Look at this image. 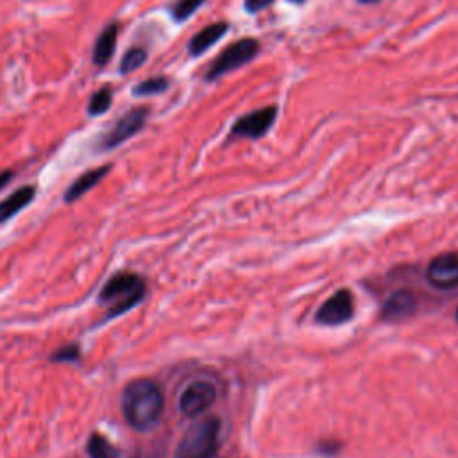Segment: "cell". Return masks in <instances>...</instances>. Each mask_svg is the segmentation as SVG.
I'll return each instance as SVG.
<instances>
[{"mask_svg":"<svg viewBox=\"0 0 458 458\" xmlns=\"http://www.w3.org/2000/svg\"><path fill=\"white\" fill-rule=\"evenodd\" d=\"M122 413L125 422L136 431L154 428L163 413V394L150 379H134L123 388Z\"/></svg>","mask_w":458,"mask_h":458,"instance_id":"1","label":"cell"},{"mask_svg":"<svg viewBox=\"0 0 458 458\" xmlns=\"http://www.w3.org/2000/svg\"><path fill=\"white\" fill-rule=\"evenodd\" d=\"M145 297V281L132 272H118L102 286L98 302L106 308V317H120L132 310Z\"/></svg>","mask_w":458,"mask_h":458,"instance_id":"2","label":"cell"},{"mask_svg":"<svg viewBox=\"0 0 458 458\" xmlns=\"http://www.w3.org/2000/svg\"><path fill=\"white\" fill-rule=\"evenodd\" d=\"M220 420L216 417L202 419L191 424L175 449V458H213L218 449Z\"/></svg>","mask_w":458,"mask_h":458,"instance_id":"3","label":"cell"},{"mask_svg":"<svg viewBox=\"0 0 458 458\" xmlns=\"http://www.w3.org/2000/svg\"><path fill=\"white\" fill-rule=\"evenodd\" d=\"M259 52V43L254 38H242L231 45H227L206 68L204 81L213 82L218 77L242 68L243 64L250 63Z\"/></svg>","mask_w":458,"mask_h":458,"instance_id":"4","label":"cell"},{"mask_svg":"<svg viewBox=\"0 0 458 458\" xmlns=\"http://www.w3.org/2000/svg\"><path fill=\"white\" fill-rule=\"evenodd\" d=\"M148 116H150V109L147 106L129 109L113 123V127L107 132H104L97 140V145H95L97 150L106 152V150H113L116 147H120L123 141L131 140L132 136H136L138 132L143 131Z\"/></svg>","mask_w":458,"mask_h":458,"instance_id":"5","label":"cell"},{"mask_svg":"<svg viewBox=\"0 0 458 458\" xmlns=\"http://www.w3.org/2000/svg\"><path fill=\"white\" fill-rule=\"evenodd\" d=\"M277 118V107L276 106H265L259 109H254L243 116H240L233 127L231 136L233 138H250L258 140L268 132V129L274 125Z\"/></svg>","mask_w":458,"mask_h":458,"instance_id":"6","label":"cell"},{"mask_svg":"<svg viewBox=\"0 0 458 458\" xmlns=\"http://www.w3.org/2000/svg\"><path fill=\"white\" fill-rule=\"evenodd\" d=\"M216 399V390L208 381L190 383L179 399V408L186 417H197L204 413Z\"/></svg>","mask_w":458,"mask_h":458,"instance_id":"7","label":"cell"},{"mask_svg":"<svg viewBox=\"0 0 458 458\" xmlns=\"http://www.w3.org/2000/svg\"><path fill=\"white\" fill-rule=\"evenodd\" d=\"M354 313L352 295L349 290L335 292L317 311V322L326 326H336L347 322Z\"/></svg>","mask_w":458,"mask_h":458,"instance_id":"8","label":"cell"},{"mask_svg":"<svg viewBox=\"0 0 458 458\" xmlns=\"http://www.w3.org/2000/svg\"><path fill=\"white\" fill-rule=\"evenodd\" d=\"M428 281L440 290L458 286V254H442L428 267Z\"/></svg>","mask_w":458,"mask_h":458,"instance_id":"9","label":"cell"},{"mask_svg":"<svg viewBox=\"0 0 458 458\" xmlns=\"http://www.w3.org/2000/svg\"><path fill=\"white\" fill-rule=\"evenodd\" d=\"M118 30H120V25L118 21H109L102 32L97 36L95 39V45H93V54H91V61L95 66H106L114 50H116V39H118Z\"/></svg>","mask_w":458,"mask_h":458,"instance_id":"10","label":"cell"},{"mask_svg":"<svg viewBox=\"0 0 458 458\" xmlns=\"http://www.w3.org/2000/svg\"><path fill=\"white\" fill-rule=\"evenodd\" d=\"M113 165H102V166H97V168H91L84 174H81L64 191V202L70 204V202H75L77 199H81L82 195H86L91 188H95L109 172H111Z\"/></svg>","mask_w":458,"mask_h":458,"instance_id":"11","label":"cell"},{"mask_svg":"<svg viewBox=\"0 0 458 458\" xmlns=\"http://www.w3.org/2000/svg\"><path fill=\"white\" fill-rule=\"evenodd\" d=\"M229 29L227 21H215L206 25L204 29H200L188 43V54L191 57H199L202 55L208 48H211Z\"/></svg>","mask_w":458,"mask_h":458,"instance_id":"12","label":"cell"},{"mask_svg":"<svg viewBox=\"0 0 458 458\" xmlns=\"http://www.w3.org/2000/svg\"><path fill=\"white\" fill-rule=\"evenodd\" d=\"M417 308V301L413 297L411 292H395L383 306L381 311V318L383 320H403L406 317H410Z\"/></svg>","mask_w":458,"mask_h":458,"instance_id":"13","label":"cell"},{"mask_svg":"<svg viewBox=\"0 0 458 458\" xmlns=\"http://www.w3.org/2000/svg\"><path fill=\"white\" fill-rule=\"evenodd\" d=\"M34 197H36V186L25 184L14 190L11 195H7L4 200H0V224L18 215L23 208H27L34 200Z\"/></svg>","mask_w":458,"mask_h":458,"instance_id":"14","label":"cell"},{"mask_svg":"<svg viewBox=\"0 0 458 458\" xmlns=\"http://www.w3.org/2000/svg\"><path fill=\"white\" fill-rule=\"evenodd\" d=\"M86 453L89 458H120V451L100 433H93L88 438Z\"/></svg>","mask_w":458,"mask_h":458,"instance_id":"15","label":"cell"},{"mask_svg":"<svg viewBox=\"0 0 458 458\" xmlns=\"http://www.w3.org/2000/svg\"><path fill=\"white\" fill-rule=\"evenodd\" d=\"M168 88H170V79L165 75H156V77H148V79L138 82L132 88V95L134 97H152V95L165 93Z\"/></svg>","mask_w":458,"mask_h":458,"instance_id":"16","label":"cell"},{"mask_svg":"<svg viewBox=\"0 0 458 458\" xmlns=\"http://www.w3.org/2000/svg\"><path fill=\"white\" fill-rule=\"evenodd\" d=\"M113 104V89L109 86H104L100 89H97L89 102H88V107H86V113L89 116H98V114H104Z\"/></svg>","mask_w":458,"mask_h":458,"instance_id":"17","label":"cell"},{"mask_svg":"<svg viewBox=\"0 0 458 458\" xmlns=\"http://www.w3.org/2000/svg\"><path fill=\"white\" fill-rule=\"evenodd\" d=\"M145 61H147V50H145L143 47L134 45V47H131V48L123 54V57L120 59L118 72H120L122 75H127V73L138 70Z\"/></svg>","mask_w":458,"mask_h":458,"instance_id":"18","label":"cell"},{"mask_svg":"<svg viewBox=\"0 0 458 458\" xmlns=\"http://www.w3.org/2000/svg\"><path fill=\"white\" fill-rule=\"evenodd\" d=\"M206 0H174L168 5V13L174 21H186Z\"/></svg>","mask_w":458,"mask_h":458,"instance_id":"19","label":"cell"},{"mask_svg":"<svg viewBox=\"0 0 458 458\" xmlns=\"http://www.w3.org/2000/svg\"><path fill=\"white\" fill-rule=\"evenodd\" d=\"M79 356H81L79 345H77V344H70V345H66V347L57 349V351L50 356V360H52V361H59V363H72V361H77Z\"/></svg>","mask_w":458,"mask_h":458,"instance_id":"20","label":"cell"},{"mask_svg":"<svg viewBox=\"0 0 458 458\" xmlns=\"http://www.w3.org/2000/svg\"><path fill=\"white\" fill-rule=\"evenodd\" d=\"M274 0H243V7L247 13L256 14L259 11H263L265 7H268Z\"/></svg>","mask_w":458,"mask_h":458,"instance_id":"21","label":"cell"},{"mask_svg":"<svg viewBox=\"0 0 458 458\" xmlns=\"http://www.w3.org/2000/svg\"><path fill=\"white\" fill-rule=\"evenodd\" d=\"M11 179H13V172H11V170H4V172H0V190H2L4 186H7Z\"/></svg>","mask_w":458,"mask_h":458,"instance_id":"22","label":"cell"},{"mask_svg":"<svg viewBox=\"0 0 458 458\" xmlns=\"http://www.w3.org/2000/svg\"><path fill=\"white\" fill-rule=\"evenodd\" d=\"M360 2H363V4H376V2H379V0H360Z\"/></svg>","mask_w":458,"mask_h":458,"instance_id":"23","label":"cell"},{"mask_svg":"<svg viewBox=\"0 0 458 458\" xmlns=\"http://www.w3.org/2000/svg\"><path fill=\"white\" fill-rule=\"evenodd\" d=\"M288 2H292V4H302L304 0H288Z\"/></svg>","mask_w":458,"mask_h":458,"instance_id":"24","label":"cell"},{"mask_svg":"<svg viewBox=\"0 0 458 458\" xmlns=\"http://www.w3.org/2000/svg\"><path fill=\"white\" fill-rule=\"evenodd\" d=\"M456 320H458V311H456Z\"/></svg>","mask_w":458,"mask_h":458,"instance_id":"25","label":"cell"},{"mask_svg":"<svg viewBox=\"0 0 458 458\" xmlns=\"http://www.w3.org/2000/svg\"><path fill=\"white\" fill-rule=\"evenodd\" d=\"M213 458H215V456H213Z\"/></svg>","mask_w":458,"mask_h":458,"instance_id":"26","label":"cell"}]
</instances>
